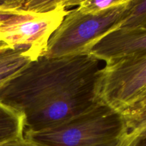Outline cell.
Wrapping results in <instances>:
<instances>
[{"mask_svg":"<svg viewBox=\"0 0 146 146\" xmlns=\"http://www.w3.org/2000/svg\"><path fill=\"white\" fill-rule=\"evenodd\" d=\"M103 71L88 54L39 56L0 85V104L21 114L24 133L58 125L100 102Z\"/></svg>","mask_w":146,"mask_h":146,"instance_id":"cell-1","label":"cell"},{"mask_svg":"<svg viewBox=\"0 0 146 146\" xmlns=\"http://www.w3.org/2000/svg\"><path fill=\"white\" fill-rule=\"evenodd\" d=\"M65 0H9L0 11V38L36 60L68 14Z\"/></svg>","mask_w":146,"mask_h":146,"instance_id":"cell-2","label":"cell"},{"mask_svg":"<svg viewBox=\"0 0 146 146\" xmlns=\"http://www.w3.org/2000/svg\"><path fill=\"white\" fill-rule=\"evenodd\" d=\"M127 133L121 112L100 101L58 125L24 135L39 146H121Z\"/></svg>","mask_w":146,"mask_h":146,"instance_id":"cell-3","label":"cell"},{"mask_svg":"<svg viewBox=\"0 0 146 146\" xmlns=\"http://www.w3.org/2000/svg\"><path fill=\"white\" fill-rule=\"evenodd\" d=\"M130 0L110 9L90 14L78 8L68 11L48 40L43 56L51 58L86 54L96 42L121 26Z\"/></svg>","mask_w":146,"mask_h":146,"instance_id":"cell-4","label":"cell"},{"mask_svg":"<svg viewBox=\"0 0 146 146\" xmlns=\"http://www.w3.org/2000/svg\"><path fill=\"white\" fill-rule=\"evenodd\" d=\"M102 71L101 101L122 112L146 88V53L107 61Z\"/></svg>","mask_w":146,"mask_h":146,"instance_id":"cell-5","label":"cell"},{"mask_svg":"<svg viewBox=\"0 0 146 146\" xmlns=\"http://www.w3.org/2000/svg\"><path fill=\"white\" fill-rule=\"evenodd\" d=\"M143 53H146V27L113 30L93 44L86 54L107 62Z\"/></svg>","mask_w":146,"mask_h":146,"instance_id":"cell-6","label":"cell"},{"mask_svg":"<svg viewBox=\"0 0 146 146\" xmlns=\"http://www.w3.org/2000/svg\"><path fill=\"white\" fill-rule=\"evenodd\" d=\"M121 113L128 129L121 146L146 139V106L139 108L125 109Z\"/></svg>","mask_w":146,"mask_h":146,"instance_id":"cell-7","label":"cell"},{"mask_svg":"<svg viewBox=\"0 0 146 146\" xmlns=\"http://www.w3.org/2000/svg\"><path fill=\"white\" fill-rule=\"evenodd\" d=\"M29 60L21 51L11 47L0 49V85L15 76L28 64Z\"/></svg>","mask_w":146,"mask_h":146,"instance_id":"cell-8","label":"cell"},{"mask_svg":"<svg viewBox=\"0 0 146 146\" xmlns=\"http://www.w3.org/2000/svg\"><path fill=\"white\" fill-rule=\"evenodd\" d=\"M21 135H24L22 115L0 104V143Z\"/></svg>","mask_w":146,"mask_h":146,"instance_id":"cell-9","label":"cell"},{"mask_svg":"<svg viewBox=\"0 0 146 146\" xmlns=\"http://www.w3.org/2000/svg\"><path fill=\"white\" fill-rule=\"evenodd\" d=\"M146 27V0H130L125 17L119 28Z\"/></svg>","mask_w":146,"mask_h":146,"instance_id":"cell-10","label":"cell"},{"mask_svg":"<svg viewBox=\"0 0 146 146\" xmlns=\"http://www.w3.org/2000/svg\"><path fill=\"white\" fill-rule=\"evenodd\" d=\"M126 0H84L80 1L77 8L90 14H96L123 4Z\"/></svg>","mask_w":146,"mask_h":146,"instance_id":"cell-11","label":"cell"},{"mask_svg":"<svg viewBox=\"0 0 146 146\" xmlns=\"http://www.w3.org/2000/svg\"><path fill=\"white\" fill-rule=\"evenodd\" d=\"M0 146H39L34 143V142L31 141L24 137V135L17 137V138H12V139L8 140L7 141L0 143Z\"/></svg>","mask_w":146,"mask_h":146,"instance_id":"cell-12","label":"cell"},{"mask_svg":"<svg viewBox=\"0 0 146 146\" xmlns=\"http://www.w3.org/2000/svg\"><path fill=\"white\" fill-rule=\"evenodd\" d=\"M145 106H146V88L144 90L143 92L137 98V99L126 109H128V108H139Z\"/></svg>","mask_w":146,"mask_h":146,"instance_id":"cell-13","label":"cell"},{"mask_svg":"<svg viewBox=\"0 0 146 146\" xmlns=\"http://www.w3.org/2000/svg\"><path fill=\"white\" fill-rule=\"evenodd\" d=\"M122 146H146V139L143 140V141H138V142L134 143L129 144V145H125Z\"/></svg>","mask_w":146,"mask_h":146,"instance_id":"cell-14","label":"cell"},{"mask_svg":"<svg viewBox=\"0 0 146 146\" xmlns=\"http://www.w3.org/2000/svg\"><path fill=\"white\" fill-rule=\"evenodd\" d=\"M7 46H9L6 45L4 42H2V41H1V38H0V49H1V48H5V47H7Z\"/></svg>","mask_w":146,"mask_h":146,"instance_id":"cell-15","label":"cell"},{"mask_svg":"<svg viewBox=\"0 0 146 146\" xmlns=\"http://www.w3.org/2000/svg\"><path fill=\"white\" fill-rule=\"evenodd\" d=\"M3 4H4V1H0V10H1V9H2Z\"/></svg>","mask_w":146,"mask_h":146,"instance_id":"cell-16","label":"cell"},{"mask_svg":"<svg viewBox=\"0 0 146 146\" xmlns=\"http://www.w3.org/2000/svg\"><path fill=\"white\" fill-rule=\"evenodd\" d=\"M0 11H1V10H0Z\"/></svg>","mask_w":146,"mask_h":146,"instance_id":"cell-17","label":"cell"}]
</instances>
